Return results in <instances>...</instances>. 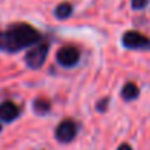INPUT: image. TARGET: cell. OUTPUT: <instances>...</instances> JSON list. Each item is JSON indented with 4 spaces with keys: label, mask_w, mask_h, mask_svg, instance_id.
Listing matches in <instances>:
<instances>
[{
    "label": "cell",
    "mask_w": 150,
    "mask_h": 150,
    "mask_svg": "<svg viewBox=\"0 0 150 150\" xmlns=\"http://www.w3.org/2000/svg\"><path fill=\"white\" fill-rule=\"evenodd\" d=\"M41 34L28 23H15L6 31H0V50L16 52L41 41Z\"/></svg>",
    "instance_id": "6da1fadb"
},
{
    "label": "cell",
    "mask_w": 150,
    "mask_h": 150,
    "mask_svg": "<svg viewBox=\"0 0 150 150\" xmlns=\"http://www.w3.org/2000/svg\"><path fill=\"white\" fill-rule=\"evenodd\" d=\"M48 48H50L48 44H40L38 47L29 50L25 55L26 66L31 69H40L45 63V58L48 55Z\"/></svg>",
    "instance_id": "7a4b0ae2"
},
{
    "label": "cell",
    "mask_w": 150,
    "mask_h": 150,
    "mask_svg": "<svg viewBox=\"0 0 150 150\" xmlns=\"http://www.w3.org/2000/svg\"><path fill=\"white\" fill-rule=\"evenodd\" d=\"M77 134V125L71 120H64L55 128V139L61 143H70Z\"/></svg>",
    "instance_id": "3957f363"
},
{
    "label": "cell",
    "mask_w": 150,
    "mask_h": 150,
    "mask_svg": "<svg viewBox=\"0 0 150 150\" xmlns=\"http://www.w3.org/2000/svg\"><path fill=\"white\" fill-rule=\"evenodd\" d=\"M122 45L127 48H150V40L137 31H128L122 35Z\"/></svg>",
    "instance_id": "277c9868"
},
{
    "label": "cell",
    "mask_w": 150,
    "mask_h": 150,
    "mask_svg": "<svg viewBox=\"0 0 150 150\" xmlns=\"http://www.w3.org/2000/svg\"><path fill=\"white\" fill-rule=\"evenodd\" d=\"M79 50L74 47H63L57 52V61L63 67H74L79 63Z\"/></svg>",
    "instance_id": "5b68a950"
},
{
    "label": "cell",
    "mask_w": 150,
    "mask_h": 150,
    "mask_svg": "<svg viewBox=\"0 0 150 150\" xmlns=\"http://www.w3.org/2000/svg\"><path fill=\"white\" fill-rule=\"evenodd\" d=\"M19 115V108L12 100H6L0 105V120L4 122H12Z\"/></svg>",
    "instance_id": "8992f818"
},
{
    "label": "cell",
    "mask_w": 150,
    "mask_h": 150,
    "mask_svg": "<svg viewBox=\"0 0 150 150\" xmlns=\"http://www.w3.org/2000/svg\"><path fill=\"white\" fill-rule=\"evenodd\" d=\"M139 93H140V89H139V86H137L136 83H133V82H128V83L122 88V91H121V96H122L124 100L137 99Z\"/></svg>",
    "instance_id": "52a82bcc"
},
{
    "label": "cell",
    "mask_w": 150,
    "mask_h": 150,
    "mask_svg": "<svg viewBox=\"0 0 150 150\" xmlns=\"http://www.w3.org/2000/svg\"><path fill=\"white\" fill-rule=\"evenodd\" d=\"M51 109V103L48 99H44V98H37L34 100V111L38 114V115H45L48 114Z\"/></svg>",
    "instance_id": "ba28073f"
},
{
    "label": "cell",
    "mask_w": 150,
    "mask_h": 150,
    "mask_svg": "<svg viewBox=\"0 0 150 150\" xmlns=\"http://www.w3.org/2000/svg\"><path fill=\"white\" fill-rule=\"evenodd\" d=\"M71 12H73V6H71L70 3H67V1H63V3H60V4L55 7L54 15H55V18H58V19H66V18H69V16L71 15Z\"/></svg>",
    "instance_id": "9c48e42d"
},
{
    "label": "cell",
    "mask_w": 150,
    "mask_h": 150,
    "mask_svg": "<svg viewBox=\"0 0 150 150\" xmlns=\"http://www.w3.org/2000/svg\"><path fill=\"white\" fill-rule=\"evenodd\" d=\"M147 3H149V0H131L133 7H134V9H137V10L144 9V7L147 6Z\"/></svg>",
    "instance_id": "30bf717a"
},
{
    "label": "cell",
    "mask_w": 150,
    "mask_h": 150,
    "mask_svg": "<svg viewBox=\"0 0 150 150\" xmlns=\"http://www.w3.org/2000/svg\"><path fill=\"white\" fill-rule=\"evenodd\" d=\"M108 102H109V99H108V98H103V99L100 100V102H98V105H96V109H98L99 112H103V111L106 109V105H108Z\"/></svg>",
    "instance_id": "8fae6325"
},
{
    "label": "cell",
    "mask_w": 150,
    "mask_h": 150,
    "mask_svg": "<svg viewBox=\"0 0 150 150\" xmlns=\"http://www.w3.org/2000/svg\"><path fill=\"white\" fill-rule=\"evenodd\" d=\"M118 150H133V149H131V146H130V144L124 143V144H121V146L118 147Z\"/></svg>",
    "instance_id": "7c38bea8"
},
{
    "label": "cell",
    "mask_w": 150,
    "mask_h": 150,
    "mask_svg": "<svg viewBox=\"0 0 150 150\" xmlns=\"http://www.w3.org/2000/svg\"><path fill=\"white\" fill-rule=\"evenodd\" d=\"M0 131H1V124H0Z\"/></svg>",
    "instance_id": "4fadbf2b"
}]
</instances>
